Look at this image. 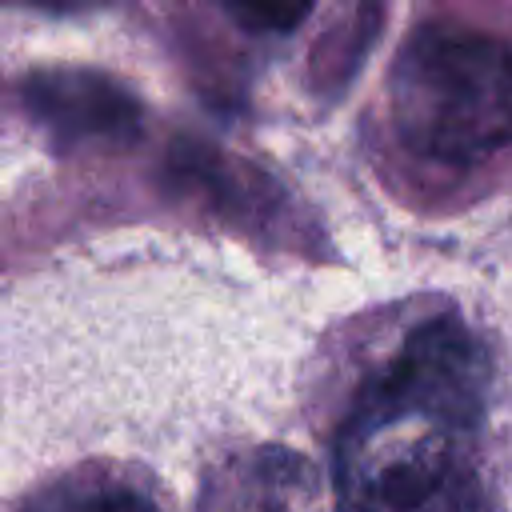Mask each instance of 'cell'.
Returning a JSON list of instances; mask_svg holds the SVG:
<instances>
[{"label": "cell", "instance_id": "6da1fadb", "mask_svg": "<svg viewBox=\"0 0 512 512\" xmlns=\"http://www.w3.org/2000/svg\"><path fill=\"white\" fill-rule=\"evenodd\" d=\"M488 356L452 316L424 320L360 388L332 452L336 512H464Z\"/></svg>", "mask_w": 512, "mask_h": 512}, {"label": "cell", "instance_id": "7a4b0ae2", "mask_svg": "<svg viewBox=\"0 0 512 512\" xmlns=\"http://www.w3.org/2000/svg\"><path fill=\"white\" fill-rule=\"evenodd\" d=\"M392 124L424 160L468 164L512 144V40L424 24L396 52Z\"/></svg>", "mask_w": 512, "mask_h": 512}, {"label": "cell", "instance_id": "3957f363", "mask_svg": "<svg viewBox=\"0 0 512 512\" xmlns=\"http://www.w3.org/2000/svg\"><path fill=\"white\" fill-rule=\"evenodd\" d=\"M20 96L32 120H40L60 144H128L140 136V100L96 68H36Z\"/></svg>", "mask_w": 512, "mask_h": 512}, {"label": "cell", "instance_id": "277c9868", "mask_svg": "<svg viewBox=\"0 0 512 512\" xmlns=\"http://www.w3.org/2000/svg\"><path fill=\"white\" fill-rule=\"evenodd\" d=\"M24 512H156L152 500L120 480H100V476H80L64 480L36 500L24 504Z\"/></svg>", "mask_w": 512, "mask_h": 512}, {"label": "cell", "instance_id": "5b68a950", "mask_svg": "<svg viewBox=\"0 0 512 512\" xmlns=\"http://www.w3.org/2000/svg\"><path fill=\"white\" fill-rule=\"evenodd\" d=\"M216 4L252 32H292L312 12V0H216Z\"/></svg>", "mask_w": 512, "mask_h": 512}, {"label": "cell", "instance_id": "8992f818", "mask_svg": "<svg viewBox=\"0 0 512 512\" xmlns=\"http://www.w3.org/2000/svg\"><path fill=\"white\" fill-rule=\"evenodd\" d=\"M40 8H56V12H72V8H92V4H108V0H28Z\"/></svg>", "mask_w": 512, "mask_h": 512}]
</instances>
